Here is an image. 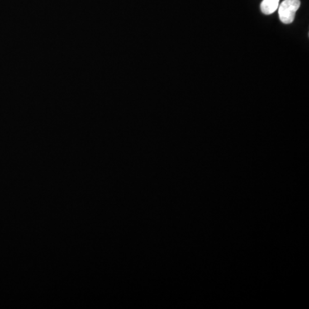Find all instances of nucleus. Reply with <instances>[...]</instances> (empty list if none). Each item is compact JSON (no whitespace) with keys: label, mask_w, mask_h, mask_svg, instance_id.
Listing matches in <instances>:
<instances>
[{"label":"nucleus","mask_w":309,"mask_h":309,"mask_svg":"<svg viewBox=\"0 0 309 309\" xmlns=\"http://www.w3.org/2000/svg\"><path fill=\"white\" fill-rule=\"evenodd\" d=\"M301 6L300 0H284L278 6V15L282 24H290L293 23L296 11Z\"/></svg>","instance_id":"1"},{"label":"nucleus","mask_w":309,"mask_h":309,"mask_svg":"<svg viewBox=\"0 0 309 309\" xmlns=\"http://www.w3.org/2000/svg\"><path fill=\"white\" fill-rule=\"evenodd\" d=\"M280 0H263L260 9L264 15H271L277 11L279 6Z\"/></svg>","instance_id":"2"}]
</instances>
